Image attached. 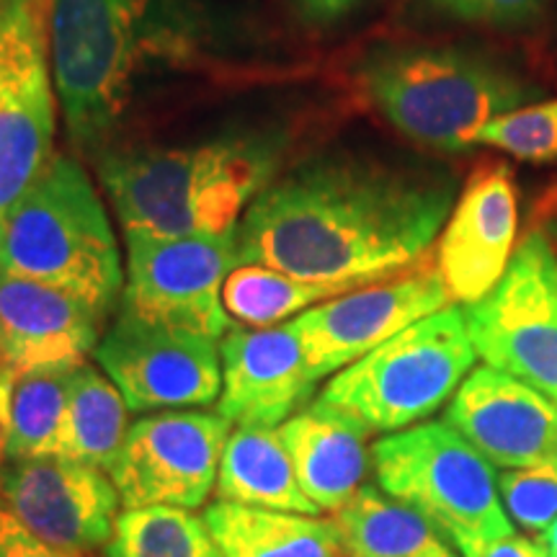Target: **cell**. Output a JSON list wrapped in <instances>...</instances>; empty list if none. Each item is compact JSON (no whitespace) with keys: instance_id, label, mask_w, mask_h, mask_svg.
<instances>
[{"instance_id":"1","label":"cell","mask_w":557,"mask_h":557,"mask_svg":"<svg viewBox=\"0 0 557 557\" xmlns=\"http://www.w3.org/2000/svg\"><path fill=\"white\" fill-rule=\"evenodd\" d=\"M455 209V181L357 158L276 176L235 233L240 263L361 287L418 267Z\"/></svg>"},{"instance_id":"2","label":"cell","mask_w":557,"mask_h":557,"mask_svg":"<svg viewBox=\"0 0 557 557\" xmlns=\"http://www.w3.org/2000/svg\"><path fill=\"white\" fill-rule=\"evenodd\" d=\"M212 39L201 0H50L54 88L75 148H114L145 96L199 67Z\"/></svg>"},{"instance_id":"3","label":"cell","mask_w":557,"mask_h":557,"mask_svg":"<svg viewBox=\"0 0 557 557\" xmlns=\"http://www.w3.org/2000/svg\"><path fill=\"white\" fill-rule=\"evenodd\" d=\"M282 158L278 132L240 129L189 148L124 145L96 163L124 233L189 238L235 233Z\"/></svg>"},{"instance_id":"4","label":"cell","mask_w":557,"mask_h":557,"mask_svg":"<svg viewBox=\"0 0 557 557\" xmlns=\"http://www.w3.org/2000/svg\"><path fill=\"white\" fill-rule=\"evenodd\" d=\"M0 271L65 289L103 318L120 308V246L78 160L52 156L11 209L0 227Z\"/></svg>"},{"instance_id":"5","label":"cell","mask_w":557,"mask_h":557,"mask_svg":"<svg viewBox=\"0 0 557 557\" xmlns=\"http://www.w3.org/2000/svg\"><path fill=\"white\" fill-rule=\"evenodd\" d=\"M361 83L395 129L444 152L472 148L485 124L542 96L511 67L455 47L382 52L367 62Z\"/></svg>"},{"instance_id":"6","label":"cell","mask_w":557,"mask_h":557,"mask_svg":"<svg viewBox=\"0 0 557 557\" xmlns=\"http://www.w3.org/2000/svg\"><path fill=\"white\" fill-rule=\"evenodd\" d=\"M372 468L382 491L426 517L459 557L513 534L493 465L447 421H423L374 442Z\"/></svg>"},{"instance_id":"7","label":"cell","mask_w":557,"mask_h":557,"mask_svg":"<svg viewBox=\"0 0 557 557\" xmlns=\"http://www.w3.org/2000/svg\"><path fill=\"white\" fill-rule=\"evenodd\" d=\"M475 359L465 310L449 305L333 374L320 400L369 431L395 434L436 413L475 369Z\"/></svg>"},{"instance_id":"8","label":"cell","mask_w":557,"mask_h":557,"mask_svg":"<svg viewBox=\"0 0 557 557\" xmlns=\"http://www.w3.org/2000/svg\"><path fill=\"white\" fill-rule=\"evenodd\" d=\"M462 310L487 367L557 403V250L545 230H529L496 287Z\"/></svg>"},{"instance_id":"9","label":"cell","mask_w":557,"mask_h":557,"mask_svg":"<svg viewBox=\"0 0 557 557\" xmlns=\"http://www.w3.org/2000/svg\"><path fill=\"white\" fill-rule=\"evenodd\" d=\"M50 0H0V227L52 160Z\"/></svg>"},{"instance_id":"10","label":"cell","mask_w":557,"mask_h":557,"mask_svg":"<svg viewBox=\"0 0 557 557\" xmlns=\"http://www.w3.org/2000/svg\"><path fill=\"white\" fill-rule=\"evenodd\" d=\"M129 413L201 408L220 398V341L116 308L94 351Z\"/></svg>"},{"instance_id":"11","label":"cell","mask_w":557,"mask_h":557,"mask_svg":"<svg viewBox=\"0 0 557 557\" xmlns=\"http://www.w3.org/2000/svg\"><path fill=\"white\" fill-rule=\"evenodd\" d=\"M235 233L189 238L124 233L127 276L120 305L160 323L222 341L233 329L222 305V284L238 267Z\"/></svg>"},{"instance_id":"12","label":"cell","mask_w":557,"mask_h":557,"mask_svg":"<svg viewBox=\"0 0 557 557\" xmlns=\"http://www.w3.org/2000/svg\"><path fill=\"white\" fill-rule=\"evenodd\" d=\"M233 423L205 410H158L129 423L109 478L124 508H199L218 485Z\"/></svg>"},{"instance_id":"13","label":"cell","mask_w":557,"mask_h":557,"mask_svg":"<svg viewBox=\"0 0 557 557\" xmlns=\"http://www.w3.org/2000/svg\"><path fill=\"white\" fill-rule=\"evenodd\" d=\"M449 305L438 271L413 267L341 292L292 323L302 338L310 374L320 382Z\"/></svg>"},{"instance_id":"14","label":"cell","mask_w":557,"mask_h":557,"mask_svg":"<svg viewBox=\"0 0 557 557\" xmlns=\"http://www.w3.org/2000/svg\"><path fill=\"white\" fill-rule=\"evenodd\" d=\"M0 498L39 540L75 555L109 545L122 504L107 470L60 455L9 459Z\"/></svg>"},{"instance_id":"15","label":"cell","mask_w":557,"mask_h":557,"mask_svg":"<svg viewBox=\"0 0 557 557\" xmlns=\"http://www.w3.org/2000/svg\"><path fill=\"white\" fill-rule=\"evenodd\" d=\"M444 421L496 468L557 465V403L487 364L462 380Z\"/></svg>"},{"instance_id":"16","label":"cell","mask_w":557,"mask_h":557,"mask_svg":"<svg viewBox=\"0 0 557 557\" xmlns=\"http://www.w3.org/2000/svg\"><path fill=\"white\" fill-rule=\"evenodd\" d=\"M218 413L233 426L278 429L305 408L318 380L310 374L295 323L230 329L220 341Z\"/></svg>"},{"instance_id":"17","label":"cell","mask_w":557,"mask_h":557,"mask_svg":"<svg viewBox=\"0 0 557 557\" xmlns=\"http://www.w3.org/2000/svg\"><path fill=\"white\" fill-rule=\"evenodd\" d=\"M517 214V189L506 165L470 178L438 240L436 271L451 302H478L500 282L513 256Z\"/></svg>"},{"instance_id":"18","label":"cell","mask_w":557,"mask_h":557,"mask_svg":"<svg viewBox=\"0 0 557 557\" xmlns=\"http://www.w3.org/2000/svg\"><path fill=\"white\" fill-rule=\"evenodd\" d=\"M103 320L65 289L0 271V372L83 364L99 346Z\"/></svg>"},{"instance_id":"19","label":"cell","mask_w":557,"mask_h":557,"mask_svg":"<svg viewBox=\"0 0 557 557\" xmlns=\"http://www.w3.org/2000/svg\"><path fill=\"white\" fill-rule=\"evenodd\" d=\"M369 434L357 418L320 398L278 426L299 485L320 513L341 511L367 485Z\"/></svg>"},{"instance_id":"20","label":"cell","mask_w":557,"mask_h":557,"mask_svg":"<svg viewBox=\"0 0 557 557\" xmlns=\"http://www.w3.org/2000/svg\"><path fill=\"white\" fill-rule=\"evenodd\" d=\"M214 491L218 500H230V504L308 513V517L320 513L299 485L278 429L269 426H235L230 431Z\"/></svg>"},{"instance_id":"21","label":"cell","mask_w":557,"mask_h":557,"mask_svg":"<svg viewBox=\"0 0 557 557\" xmlns=\"http://www.w3.org/2000/svg\"><path fill=\"white\" fill-rule=\"evenodd\" d=\"M205 521L222 557H344L333 519L218 500Z\"/></svg>"},{"instance_id":"22","label":"cell","mask_w":557,"mask_h":557,"mask_svg":"<svg viewBox=\"0 0 557 557\" xmlns=\"http://www.w3.org/2000/svg\"><path fill=\"white\" fill-rule=\"evenodd\" d=\"M333 521L344 557H459L426 517L380 485H361Z\"/></svg>"},{"instance_id":"23","label":"cell","mask_w":557,"mask_h":557,"mask_svg":"<svg viewBox=\"0 0 557 557\" xmlns=\"http://www.w3.org/2000/svg\"><path fill=\"white\" fill-rule=\"evenodd\" d=\"M129 431V408L120 387L88 361L75 367L67 410L54 455L111 470Z\"/></svg>"},{"instance_id":"24","label":"cell","mask_w":557,"mask_h":557,"mask_svg":"<svg viewBox=\"0 0 557 557\" xmlns=\"http://www.w3.org/2000/svg\"><path fill=\"white\" fill-rule=\"evenodd\" d=\"M348 289L354 287L305 282L284 271L240 263L230 271L222 284V305H225L227 318L240 323L243 329H269L292 315H302L305 310Z\"/></svg>"},{"instance_id":"25","label":"cell","mask_w":557,"mask_h":557,"mask_svg":"<svg viewBox=\"0 0 557 557\" xmlns=\"http://www.w3.org/2000/svg\"><path fill=\"white\" fill-rule=\"evenodd\" d=\"M75 367H47L11 374V418H9V459L54 455L58 436L67 410L70 382Z\"/></svg>"},{"instance_id":"26","label":"cell","mask_w":557,"mask_h":557,"mask_svg":"<svg viewBox=\"0 0 557 557\" xmlns=\"http://www.w3.org/2000/svg\"><path fill=\"white\" fill-rule=\"evenodd\" d=\"M107 557H222L205 517L189 508H124L114 521Z\"/></svg>"},{"instance_id":"27","label":"cell","mask_w":557,"mask_h":557,"mask_svg":"<svg viewBox=\"0 0 557 557\" xmlns=\"http://www.w3.org/2000/svg\"><path fill=\"white\" fill-rule=\"evenodd\" d=\"M475 145H491L519 160H557V101L529 103L478 132Z\"/></svg>"},{"instance_id":"28","label":"cell","mask_w":557,"mask_h":557,"mask_svg":"<svg viewBox=\"0 0 557 557\" xmlns=\"http://www.w3.org/2000/svg\"><path fill=\"white\" fill-rule=\"evenodd\" d=\"M498 496L508 519L540 540L557 517V465L504 470L498 475Z\"/></svg>"},{"instance_id":"29","label":"cell","mask_w":557,"mask_h":557,"mask_svg":"<svg viewBox=\"0 0 557 557\" xmlns=\"http://www.w3.org/2000/svg\"><path fill=\"white\" fill-rule=\"evenodd\" d=\"M438 11L472 24L521 26L540 16L545 0H429Z\"/></svg>"},{"instance_id":"30","label":"cell","mask_w":557,"mask_h":557,"mask_svg":"<svg viewBox=\"0 0 557 557\" xmlns=\"http://www.w3.org/2000/svg\"><path fill=\"white\" fill-rule=\"evenodd\" d=\"M0 557H86L47 545L21 524L16 513L0 498Z\"/></svg>"},{"instance_id":"31","label":"cell","mask_w":557,"mask_h":557,"mask_svg":"<svg viewBox=\"0 0 557 557\" xmlns=\"http://www.w3.org/2000/svg\"><path fill=\"white\" fill-rule=\"evenodd\" d=\"M475 557H549L545 545L537 537H519V534H511V537L496 540L491 545H485Z\"/></svg>"},{"instance_id":"32","label":"cell","mask_w":557,"mask_h":557,"mask_svg":"<svg viewBox=\"0 0 557 557\" xmlns=\"http://www.w3.org/2000/svg\"><path fill=\"white\" fill-rule=\"evenodd\" d=\"M299 9L305 11V16L318 18V21H331L344 16L346 11H351L359 0H297Z\"/></svg>"},{"instance_id":"33","label":"cell","mask_w":557,"mask_h":557,"mask_svg":"<svg viewBox=\"0 0 557 557\" xmlns=\"http://www.w3.org/2000/svg\"><path fill=\"white\" fill-rule=\"evenodd\" d=\"M9 418H11V374L0 372V470H3L5 449H9Z\"/></svg>"},{"instance_id":"34","label":"cell","mask_w":557,"mask_h":557,"mask_svg":"<svg viewBox=\"0 0 557 557\" xmlns=\"http://www.w3.org/2000/svg\"><path fill=\"white\" fill-rule=\"evenodd\" d=\"M540 542H542V545H545V549H547V555H549V557H557V517H555L553 524H549L547 532L542 534Z\"/></svg>"},{"instance_id":"35","label":"cell","mask_w":557,"mask_h":557,"mask_svg":"<svg viewBox=\"0 0 557 557\" xmlns=\"http://www.w3.org/2000/svg\"><path fill=\"white\" fill-rule=\"evenodd\" d=\"M549 240H553V246L557 250V220L549 222Z\"/></svg>"}]
</instances>
